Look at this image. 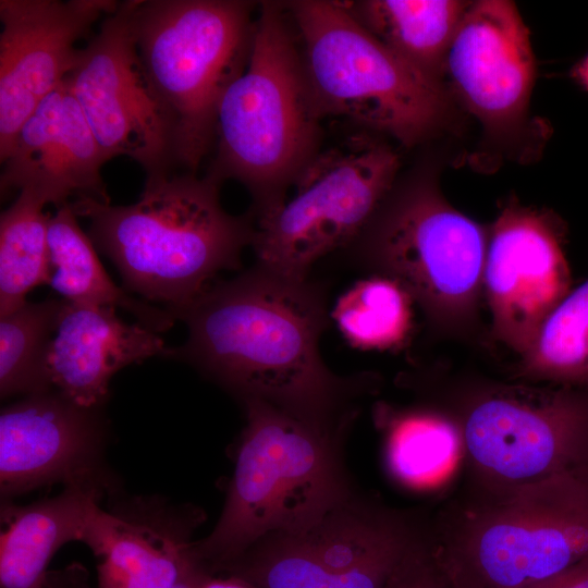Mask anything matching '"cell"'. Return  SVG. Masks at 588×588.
<instances>
[{"instance_id": "1", "label": "cell", "mask_w": 588, "mask_h": 588, "mask_svg": "<svg viewBox=\"0 0 588 588\" xmlns=\"http://www.w3.org/2000/svg\"><path fill=\"white\" fill-rule=\"evenodd\" d=\"M324 285L255 264L212 282L183 311L187 339L167 357L184 360L242 401L260 400L326 429L345 431L366 391L363 375L339 376L323 362Z\"/></svg>"}, {"instance_id": "2", "label": "cell", "mask_w": 588, "mask_h": 588, "mask_svg": "<svg viewBox=\"0 0 588 588\" xmlns=\"http://www.w3.org/2000/svg\"><path fill=\"white\" fill-rule=\"evenodd\" d=\"M220 186L207 174L169 171L147 175L132 205L83 198L71 206L88 219V236L114 264L123 287L180 319L220 271L241 268L254 241L253 215L226 212Z\"/></svg>"}, {"instance_id": "3", "label": "cell", "mask_w": 588, "mask_h": 588, "mask_svg": "<svg viewBox=\"0 0 588 588\" xmlns=\"http://www.w3.org/2000/svg\"><path fill=\"white\" fill-rule=\"evenodd\" d=\"M247 65L222 95L207 175L249 192L254 219L278 207L320 150L321 120L284 2H261Z\"/></svg>"}, {"instance_id": "4", "label": "cell", "mask_w": 588, "mask_h": 588, "mask_svg": "<svg viewBox=\"0 0 588 588\" xmlns=\"http://www.w3.org/2000/svg\"><path fill=\"white\" fill-rule=\"evenodd\" d=\"M242 403L246 425L222 513L192 547L212 574L264 537L306 528L354 494L341 456L346 432L260 400Z\"/></svg>"}, {"instance_id": "5", "label": "cell", "mask_w": 588, "mask_h": 588, "mask_svg": "<svg viewBox=\"0 0 588 588\" xmlns=\"http://www.w3.org/2000/svg\"><path fill=\"white\" fill-rule=\"evenodd\" d=\"M488 490L429 541L450 588H532L588 559V474Z\"/></svg>"}, {"instance_id": "6", "label": "cell", "mask_w": 588, "mask_h": 588, "mask_svg": "<svg viewBox=\"0 0 588 588\" xmlns=\"http://www.w3.org/2000/svg\"><path fill=\"white\" fill-rule=\"evenodd\" d=\"M294 24L306 77L322 118L412 147L446 123L450 99L438 82L365 29L345 2H284Z\"/></svg>"}, {"instance_id": "7", "label": "cell", "mask_w": 588, "mask_h": 588, "mask_svg": "<svg viewBox=\"0 0 588 588\" xmlns=\"http://www.w3.org/2000/svg\"><path fill=\"white\" fill-rule=\"evenodd\" d=\"M255 2L132 0L139 57L175 124L176 166L196 173L216 138L219 101L245 70Z\"/></svg>"}, {"instance_id": "8", "label": "cell", "mask_w": 588, "mask_h": 588, "mask_svg": "<svg viewBox=\"0 0 588 588\" xmlns=\"http://www.w3.org/2000/svg\"><path fill=\"white\" fill-rule=\"evenodd\" d=\"M400 167L385 137L364 130L320 149L294 180L293 197L255 218V264L290 278L310 277L319 259L343 250L364 230Z\"/></svg>"}, {"instance_id": "9", "label": "cell", "mask_w": 588, "mask_h": 588, "mask_svg": "<svg viewBox=\"0 0 588 588\" xmlns=\"http://www.w3.org/2000/svg\"><path fill=\"white\" fill-rule=\"evenodd\" d=\"M482 230L425 181L391 192L342 252L353 267L400 282L429 316L468 309L482 282Z\"/></svg>"}, {"instance_id": "10", "label": "cell", "mask_w": 588, "mask_h": 588, "mask_svg": "<svg viewBox=\"0 0 588 588\" xmlns=\"http://www.w3.org/2000/svg\"><path fill=\"white\" fill-rule=\"evenodd\" d=\"M421 541L400 514L354 493L306 528L264 537L216 574L257 588H385Z\"/></svg>"}, {"instance_id": "11", "label": "cell", "mask_w": 588, "mask_h": 588, "mask_svg": "<svg viewBox=\"0 0 588 588\" xmlns=\"http://www.w3.org/2000/svg\"><path fill=\"white\" fill-rule=\"evenodd\" d=\"M460 429L488 488L588 474V389H499L471 405Z\"/></svg>"}, {"instance_id": "12", "label": "cell", "mask_w": 588, "mask_h": 588, "mask_svg": "<svg viewBox=\"0 0 588 588\" xmlns=\"http://www.w3.org/2000/svg\"><path fill=\"white\" fill-rule=\"evenodd\" d=\"M131 13L132 0L119 2L64 82L106 160L128 157L151 175L176 166L175 124L139 57Z\"/></svg>"}, {"instance_id": "13", "label": "cell", "mask_w": 588, "mask_h": 588, "mask_svg": "<svg viewBox=\"0 0 588 588\" xmlns=\"http://www.w3.org/2000/svg\"><path fill=\"white\" fill-rule=\"evenodd\" d=\"M564 232L548 212L511 201L498 217L482 282L497 335L526 355L550 314L569 292Z\"/></svg>"}, {"instance_id": "14", "label": "cell", "mask_w": 588, "mask_h": 588, "mask_svg": "<svg viewBox=\"0 0 588 588\" xmlns=\"http://www.w3.org/2000/svg\"><path fill=\"white\" fill-rule=\"evenodd\" d=\"M113 0H1L0 160L24 122L76 64L85 37Z\"/></svg>"}, {"instance_id": "15", "label": "cell", "mask_w": 588, "mask_h": 588, "mask_svg": "<svg viewBox=\"0 0 588 588\" xmlns=\"http://www.w3.org/2000/svg\"><path fill=\"white\" fill-rule=\"evenodd\" d=\"M535 75L529 30L515 4L470 3L448 50L442 76L488 133L520 126Z\"/></svg>"}, {"instance_id": "16", "label": "cell", "mask_w": 588, "mask_h": 588, "mask_svg": "<svg viewBox=\"0 0 588 588\" xmlns=\"http://www.w3.org/2000/svg\"><path fill=\"white\" fill-rule=\"evenodd\" d=\"M100 408L54 390L26 395L0 414V492L16 497L46 485L102 483Z\"/></svg>"}, {"instance_id": "17", "label": "cell", "mask_w": 588, "mask_h": 588, "mask_svg": "<svg viewBox=\"0 0 588 588\" xmlns=\"http://www.w3.org/2000/svg\"><path fill=\"white\" fill-rule=\"evenodd\" d=\"M107 160L63 81L17 132L1 162V196L27 189L57 208L69 199L110 204L101 167Z\"/></svg>"}, {"instance_id": "18", "label": "cell", "mask_w": 588, "mask_h": 588, "mask_svg": "<svg viewBox=\"0 0 588 588\" xmlns=\"http://www.w3.org/2000/svg\"><path fill=\"white\" fill-rule=\"evenodd\" d=\"M196 510L136 498L99 506L83 542L100 559L98 588H173L191 556Z\"/></svg>"}, {"instance_id": "19", "label": "cell", "mask_w": 588, "mask_h": 588, "mask_svg": "<svg viewBox=\"0 0 588 588\" xmlns=\"http://www.w3.org/2000/svg\"><path fill=\"white\" fill-rule=\"evenodd\" d=\"M169 347L157 332L124 322L114 307L66 301L46 354L51 389L86 408H100L109 383L120 369Z\"/></svg>"}, {"instance_id": "20", "label": "cell", "mask_w": 588, "mask_h": 588, "mask_svg": "<svg viewBox=\"0 0 588 588\" xmlns=\"http://www.w3.org/2000/svg\"><path fill=\"white\" fill-rule=\"evenodd\" d=\"M102 488L97 482L73 483L27 505L2 503L1 588H40L54 553L70 541L84 540Z\"/></svg>"}, {"instance_id": "21", "label": "cell", "mask_w": 588, "mask_h": 588, "mask_svg": "<svg viewBox=\"0 0 588 588\" xmlns=\"http://www.w3.org/2000/svg\"><path fill=\"white\" fill-rule=\"evenodd\" d=\"M48 245L51 274L48 282L63 299L82 305L120 307L155 332L169 330L175 317L166 308L135 298L105 270L96 246L83 232L71 203L50 217Z\"/></svg>"}, {"instance_id": "22", "label": "cell", "mask_w": 588, "mask_h": 588, "mask_svg": "<svg viewBox=\"0 0 588 588\" xmlns=\"http://www.w3.org/2000/svg\"><path fill=\"white\" fill-rule=\"evenodd\" d=\"M372 36L425 75L442 83L456 29L470 3L455 0H359L345 2Z\"/></svg>"}, {"instance_id": "23", "label": "cell", "mask_w": 588, "mask_h": 588, "mask_svg": "<svg viewBox=\"0 0 588 588\" xmlns=\"http://www.w3.org/2000/svg\"><path fill=\"white\" fill-rule=\"evenodd\" d=\"M390 473L407 487L426 488L450 471L463 448L461 429L427 409H377Z\"/></svg>"}, {"instance_id": "24", "label": "cell", "mask_w": 588, "mask_h": 588, "mask_svg": "<svg viewBox=\"0 0 588 588\" xmlns=\"http://www.w3.org/2000/svg\"><path fill=\"white\" fill-rule=\"evenodd\" d=\"M46 203L23 189L0 217V316L24 303L36 286L48 284L51 267L48 245L50 215Z\"/></svg>"}, {"instance_id": "25", "label": "cell", "mask_w": 588, "mask_h": 588, "mask_svg": "<svg viewBox=\"0 0 588 588\" xmlns=\"http://www.w3.org/2000/svg\"><path fill=\"white\" fill-rule=\"evenodd\" d=\"M413 297L396 280L371 274L338 299L331 311L344 339L359 350H389L408 336Z\"/></svg>"}, {"instance_id": "26", "label": "cell", "mask_w": 588, "mask_h": 588, "mask_svg": "<svg viewBox=\"0 0 588 588\" xmlns=\"http://www.w3.org/2000/svg\"><path fill=\"white\" fill-rule=\"evenodd\" d=\"M65 299L26 302L0 316V395L50 391L46 354Z\"/></svg>"}, {"instance_id": "27", "label": "cell", "mask_w": 588, "mask_h": 588, "mask_svg": "<svg viewBox=\"0 0 588 588\" xmlns=\"http://www.w3.org/2000/svg\"><path fill=\"white\" fill-rule=\"evenodd\" d=\"M525 370L561 387L588 389V280L546 319L525 355Z\"/></svg>"}, {"instance_id": "28", "label": "cell", "mask_w": 588, "mask_h": 588, "mask_svg": "<svg viewBox=\"0 0 588 588\" xmlns=\"http://www.w3.org/2000/svg\"><path fill=\"white\" fill-rule=\"evenodd\" d=\"M385 588H450L424 539L402 562Z\"/></svg>"}, {"instance_id": "29", "label": "cell", "mask_w": 588, "mask_h": 588, "mask_svg": "<svg viewBox=\"0 0 588 588\" xmlns=\"http://www.w3.org/2000/svg\"><path fill=\"white\" fill-rule=\"evenodd\" d=\"M40 588H89L88 572L77 562L48 571Z\"/></svg>"}, {"instance_id": "30", "label": "cell", "mask_w": 588, "mask_h": 588, "mask_svg": "<svg viewBox=\"0 0 588 588\" xmlns=\"http://www.w3.org/2000/svg\"><path fill=\"white\" fill-rule=\"evenodd\" d=\"M532 588H588V559Z\"/></svg>"}, {"instance_id": "31", "label": "cell", "mask_w": 588, "mask_h": 588, "mask_svg": "<svg viewBox=\"0 0 588 588\" xmlns=\"http://www.w3.org/2000/svg\"><path fill=\"white\" fill-rule=\"evenodd\" d=\"M197 588H257L254 585L249 584L248 581L231 576L225 575L222 576H216V574H212L206 569L204 575L201 576L198 587Z\"/></svg>"}, {"instance_id": "32", "label": "cell", "mask_w": 588, "mask_h": 588, "mask_svg": "<svg viewBox=\"0 0 588 588\" xmlns=\"http://www.w3.org/2000/svg\"><path fill=\"white\" fill-rule=\"evenodd\" d=\"M206 567L195 558L193 551L173 588H197Z\"/></svg>"}, {"instance_id": "33", "label": "cell", "mask_w": 588, "mask_h": 588, "mask_svg": "<svg viewBox=\"0 0 588 588\" xmlns=\"http://www.w3.org/2000/svg\"><path fill=\"white\" fill-rule=\"evenodd\" d=\"M571 75L576 83L588 90V53L574 65Z\"/></svg>"}]
</instances>
